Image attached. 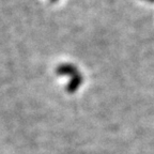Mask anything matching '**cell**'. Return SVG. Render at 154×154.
I'll use <instances>...</instances> for the list:
<instances>
[]
</instances>
